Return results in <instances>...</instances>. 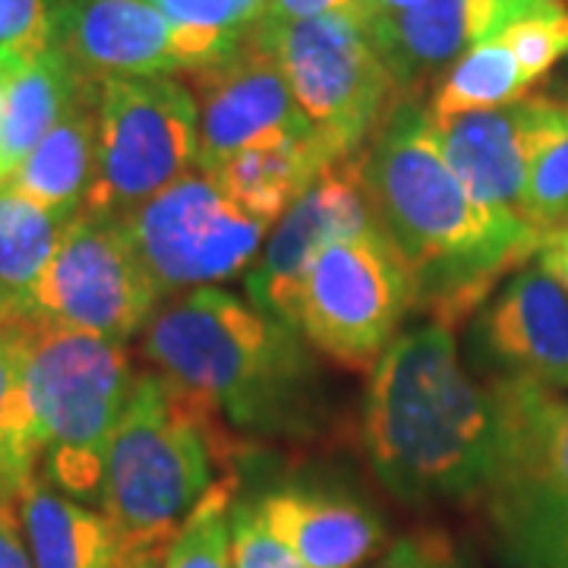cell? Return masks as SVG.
<instances>
[{
  "label": "cell",
  "mask_w": 568,
  "mask_h": 568,
  "mask_svg": "<svg viewBox=\"0 0 568 568\" xmlns=\"http://www.w3.org/2000/svg\"><path fill=\"white\" fill-rule=\"evenodd\" d=\"M530 80L506 41L487 39L467 48L433 85L426 111L429 118H452L467 111H493L530 95Z\"/></svg>",
  "instance_id": "24"
},
{
  "label": "cell",
  "mask_w": 568,
  "mask_h": 568,
  "mask_svg": "<svg viewBox=\"0 0 568 568\" xmlns=\"http://www.w3.org/2000/svg\"><path fill=\"white\" fill-rule=\"evenodd\" d=\"M118 568H164V549H152V552H126L121 556Z\"/></svg>",
  "instance_id": "37"
},
{
  "label": "cell",
  "mask_w": 568,
  "mask_h": 568,
  "mask_svg": "<svg viewBox=\"0 0 568 568\" xmlns=\"http://www.w3.org/2000/svg\"><path fill=\"white\" fill-rule=\"evenodd\" d=\"M470 357L489 383L568 392V297L544 268H518L480 306Z\"/></svg>",
  "instance_id": "15"
},
{
  "label": "cell",
  "mask_w": 568,
  "mask_h": 568,
  "mask_svg": "<svg viewBox=\"0 0 568 568\" xmlns=\"http://www.w3.org/2000/svg\"><path fill=\"white\" fill-rule=\"evenodd\" d=\"M0 338L20 357L39 474L82 506H102L104 458L136 379L126 345L41 320L7 325Z\"/></svg>",
  "instance_id": "4"
},
{
  "label": "cell",
  "mask_w": 568,
  "mask_h": 568,
  "mask_svg": "<svg viewBox=\"0 0 568 568\" xmlns=\"http://www.w3.org/2000/svg\"><path fill=\"white\" fill-rule=\"evenodd\" d=\"M212 420L159 373L140 369L114 426L102 477V511L121 556L168 549L212 489Z\"/></svg>",
  "instance_id": "5"
},
{
  "label": "cell",
  "mask_w": 568,
  "mask_h": 568,
  "mask_svg": "<svg viewBox=\"0 0 568 568\" xmlns=\"http://www.w3.org/2000/svg\"><path fill=\"white\" fill-rule=\"evenodd\" d=\"M499 407L484 489L506 568H568V392L489 383Z\"/></svg>",
  "instance_id": "6"
},
{
  "label": "cell",
  "mask_w": 568,
  "mask_h": 568,
  "mask_svg": "<svg viewBox=\"0 0 568 568\" xmlns=\"http://www.w3.org/2000/svg\"><path fill=\"white\" fill-rule=\"evenodd\" d=\"M200 162V108L174 77L102 82L99 162L85 212L126 219Z\"/></svg>",
  "instance_id": "8"
},
{
  "label": "cell",
  "mask_w": 568,
  "mask_h": 568,
  "mask_svg": "<svg viewBox=\"0 0 568 568\" xmlns=\"http://www.w3.org/2000/svg\"><path fill=\"white\" fill-rule=\"evenodd\" d=\"M537 268H544L568 297V231L549 234L547 244L540 246V253H537Z\"/></svg>",
  "instance_id": "35"
},
{
  "label": "cell",
  "mask_w": 568,
  "mask_h": 568,
  "mask_svg": "<svg viewBox=\"0 0 568 568\" xmlns=\"http://www.w3.org/2000/svg\"><path fill=\"white\" fill-rule=\"evenodd\" d=\"M99 95L102 82L85 77L67 114L51 126V133L29 152V159L7 183H13L44 209L82 212L99 162Z\"/></svg>",
  "instance_id": "20"
},
{
  "label": "cell",
  "mask_w": 568,
  "mask_h": 568,
  "mask_svg": "<svg viewBox=\"0 0 568 568\" xmlns=\"http://www.w3.org/2000/svg\"><path fill=\"white\" fill-rule=\"evenodd\" d=\"M36 568H118L121 544L104 511L54 489L39 470L17 496Z\"/></svg>",
  "instance_id": "21"
},
{
  "label": "cell",
  "mask_w": 568,
  "mask_h": 568,
  "mask_svg": "<svg viewBox=\"0 0 568 568\" xmlns=\"http://www.w3.org/2000/svg\"><path fill=\"white\" fill-rule=\"evenodd\" d=\"M373 227L361 152L325 168L320 181L275 222L256 263L246 272V297L265 316L301 332L310 272L325 246Z\"/></svg>",
  "instance_id": "13"
},
{
  "label": "cell",
  "mask_w": 568,
  "mask_h": 568,
  "mask_svg": "<svg viewBox=\"0 0 568 568\" xmlns=\"http://www.w3.org/2000/svg\"><path fill=\"white\" fill-rule=\"evenodd\" d=\"M260 32L282 63L304 121L338 159L357 155L402 102L364 17L265 20Z\"/></svg>",
  "instance_id": "7"
},
{
  "label": "cell",
  "mask_w": 568,
  "mask_h": 568,
  "mask_svg": "<svg viewBox=\"0 0 568 568\" xmlns=\"http://www.w3.org/2000/svg\"><path fill=\"white\" fill-rule=\"evenodd\" d=\"M521 215L547 237L568 222V99L552 133L530 164Z\"/></svg>",
  "instance_id": "27"
},
{
  "label": "cell",
  "mask_w": 568,
  "mask_h": 568,
  "mask_svg": "<svg viewBox=\"0 0 568 568\" xmlns=\"http://www.w3.org/2000/svg\"><path fill=\"white\" fill-rule=\"evenodd\" d=\"M562 104L566 99L556 95H525L506 108L429 118V123L467 193L489 209L521 215L530 164L559 121Z\"/></svg>",
  "instance_id": "16"
},
{
  "label": "cell",
  "mask_w": 568,
  "mask_h": 568,
  "mask_svg": "<svg viewBox=\"0 0 568 568\" xmlns=\"http://www.w3.org/2000/svg\"><path fill=\"white\" fill-rule=\"evenodd\" d=\"M424 0H364L366 17H379V13H405L410 7H417Z\"/></svg>",
  "instance_id": "36"
},
{
  "label": "cell",
  "mask_w": 568,
  "mask_h": 568,
  "mask_svg": "<svg viewBox=\"0 0 568 568\" xmlns=\"http://www.w3.org/2000/svg\"><path fill=\"white\" fill-rule=\"evenodd\" d=\"M77 215L80 212L44 209L13 183L0 186V332L22 320L36 284Z\"/></svg>",
  "instance_id": "23"
},
{
  "label": "cell",
  "mask_w": 568,
  "mask_h": 568,
  "mask_svg": "<svg viewBox=\"0 0 568 568\" xmlns=\"http://www.w3.org/2000/svg\"><path fill=\"white\" fill-rule=\"evenodd\" d=\"M142 268L162 297L215 287L256 263L268 224L246 215L215 174L193 168L123 219Z\"/></svg>",
  "instance_id": "9"
},
{
  "label": "cell",
  "mask_w": 568,
  "mask_h": 568,
  "mask_svg": "<svg viewBox=\"0 0 568 568\" xmlns=\"http://www.w3.org/2000/svg\"><path fill=\"white\" fill-rule=\"evenodd\" d=\"M559 231H568V222H566V224H562V227H559Z\"/></svg>",
  "instance_id": "40"
},
{
  "label": "cell",
  "mask_w": 568,
  "mask_h": 568,
  "mask_svg": "<svg viewBox=\"0 0 568 568\" xmlns=\"http://www.w3.org/2000/svg\"><path fill=\"white\" fill-rule=\"evenodd\" d=\"M3 99H7V61L0 54V121H3Z\"/></svg>",
  "instance_id": "38"
},
{
  "label": "cell",
  "mask_w": 568,
  "mask_h": 568,
  "mask_svg": "<svg viewBox=\"0 0 568 568\" xmlns=\"http://www.w3.org/2000/svg\"><path fill=\"white\" fill-rule=\"evenodd\" d=\"M265 525L304 568H364L386 544L376 511L347 493L278 487L256 499Z\"/></svg>",
  "instance_id": "18"
},
{
  "label": "cell",
  "mask_w": 568,
  "mask_h": 568,
  "mask_svg": "<svg viewBox=\"0 0 568 568\" xmlns=\"http://www.w3.org/2000/svg\"><path fill=\"white\" fill-rule=\"evenodd\" d=\"M304 332L200 287L155 310L140 351L152 373L215 424L256 436H297L316 417L320 376Z\"/></svg>",
  "instance_id": "3"
},
{
  "label": "cell",
  "mask_w": 568,
  "mask_h": 568,
  "mask_svg": "<svg viewBox=\"0 0 568 568\" xmlns=\"http://www.w3.org/2000/svg\"><path fill=\"white\" fill-rule=\"evenodd\" d=\"M234 493L231 484H212L181 530L164 549V568H237L234 562Z\"/></svg>",
  "instance_id": "26"
},
{
  "label": "cell",
  "mask_w": 568,
  "mask_h": 568,
  "mask_svg": "<svg viewBox=\"0 0 568 568\" xmlns=\"http://www.w3.org/2000/svg\"><path fill=\"white\" fill-rule=\"evenodd\" d=\"M559 3H566V7H568V0H559Z\"/></svg>",
  "instance_id": "41"
},
{
  "label": "cell",
  "mask_w": 568,
  "mask_h": 568,
  "mask_svg": "<svg viewBox=\"0 0 568 568\" xmlns=\"http://www.w3.org/2000/svg\"><path fill=\"white\" fill-rule=\"evenodd\" d=\"M328 13H354L364 17V0H272L268 20H313Z\"/></svg>",
  "instance_id": "34"
},
{
  "label": "cell",
  "mask_w": 568,
  "mask_h": 568,
  "mask_svg": "<svg viewBox=\"0 0 568 568\" xmlns=\"http://www.w3.org/2000/svg\"><path fill=\"white\" fill-rule=\"evenodd\" d=\"M547 0H424L405 13L366 17V32L388 67L398 99L420 102L467 48L503 36Z\"/></svg>",
  "instance_id": "17"
},
{
  "label": "cell",
  "mask_w": 568,
  "mask_h": 568,
  "mask_svg": "<svg viewBox=\"0 0 568 568\" xmlns=\"http://www.w3.org/2000/svg\"><path fill=\"white\" fill-rule=\"evenodd\" d=\"M369 568H462L458 559L452 556V549L424 540V537H405L373 562Z\"/></svg>",
  "instance_id": "32"
},
{
  "label": "cell",
  "mask_w": 568,
  "mask_h": 568,
  "mask_svg": "<svg viewBox=\"0 0 568 568\" xmlns=\"http://www.w3.org/2000/svg\"><path fill=\"white\" fill-rule=\"evenodd\" d=\"M231 530H234V562H237V568H304V562L287 549V544H282L272 534V528L265 525L256 499L234 503Z\"/></svg>",
  "instance_id": "30"
},
{
  "label": "cell",
  "mask_w": 568,
  "mask_h": 568,
  "mask_svg": "<svg viewBox=\"0 0 568 568\" xmlns=\"http://www.w3.org/2000/svg\"><path fill=\"white\" fill-rule=\"evenodd\" d=\"M54 44V0H0V54L32 58Z\"/></svg>",
  "instance_id": "31"
},
{
  "label": "cell",
  "mask_w": 568,
  "mask_h": 568,
  "mask_svg": "<svg viewBox=\"0 0 568 568\" xmlns=\"http://www.w3.org/2000/svg\"><path fill=\"white\" fill-rule=\"evenodd\" d=\"M369 219L405 265L414 310L455 325L484 306L547 234L515 212L489 209L448 168L426 104L402 99L361 149Z\"/></svg>",
  "instance_id": "1"
},
{
  "label": "cell",
  "mask_w": 568,
  "mask_h": 568,
  "mask_svg": "<svg viewBox=\"0 0 568 568\" xmlns=\"http://www.w3.org/2000/svg\"><path fill=\"white\" fill-rule=\"evenodd\" d=\"M3 183H7V174H3V168H0V186H3Z\"/></svg>",
  "instance_id": "39"
},
{
  "label": "cell",
  "mask_w": 568,
  "mask_h": 568,
  "mask_svg": "<svg viewBox=\"0 0 568 568\" xmlns=\"http://www.w3.org/2000/svg\"><path fill=\"white\" fill-rule=\"evenodd\" d=\"M335 162L342 159L332 152V145L323 136L304 133V136H272L256 145H246L244 152L227 159L212 174L231 196V203H237L246 215L275 227L284 212Z\"/></svg>",
  "instance_id": "19"
},
{
  "label": "cell",
  "mask_w": 568,
  "mask_h": 568,
  "mask_svg": "<svg viewBox=\"0 0 568 568\" xmlns=\"http://www.w3.org/2000/svg\"><path fill=\"white\" fill-rule=\"evenodd\" d=\"M171 22L200 32L250 36L272 17V0H149Z\"/></svg>",
  "instance_id": "29"
},
{
  "label": "cell",
  "mask_w": 568,
  "mask_h": 568,
  "mask_svg": "<svg viewBox=\"0 0 568 568\" xmlns=\"http://www.w3.org/2000/svg\"><path fill=\"white\" fill-rule=\"evenodd\" d=\"M3 61H7V99L0 121V168L10 181L17 168L29 159V152L67 114L85 77L63 58L58 44L44 48L32 58L3 54Z\"/></svg>",
  "instance_id": "22"
},
{
  "label": "cell",
  "mask_w": 568,
  "mask_h": 568,
  "mask_svg": "<svg viewBox=\"0 0 568 568\" xmlns=\"http://www.w3.org/2000/svg\"><path fill=\"white\" fill-rule=\"evenodd\" d=\"M496 443V395L467 373L452 328L398 335L366 388L364 446L379 484L414 506L484 496Z\"/></svg>",
  "instance_id": "2"
},
{
  "label": "cell",
  "mask_w": 568,
  "mask_h": 568,
  "mask_svg": "<svg viewBox=\"0 0 568 568\" xmlns=\"http://www.w3.org/2000/svg\"><path fill=\"white\" fill-rule=\"evenodd\" d=\"M39 439L20 357L0 338V496L17 499L39 470Z\"/></svg>",
  "instance_id": "25"
},
{
  "label": "cell",
  "mask_w": 568,
  "mask_h": 568,
  "mask_svg": "<svg viewBox=\"0 0 568 568\" xmlns=\"http://www.w3.org/2000/svg\"><path fill=\"white\" fill-rule=\"evenodd\" d=\"M183 82L200 108L196 168L203 171H215L246 145L272 136L313 133L260 29L237 41V48L219 63L186 73Z\"/></svg>",
  "instance_id": "14"
},
{
  "label": "cell",
  "mask_w": 568,
  "mask_h": 568,
  "mask_svg": "<svg viewBox=\"0 0 568 568\" xmlns=\"http://www.w3.org/2000/svg\"><path fill=\"white\" fill-rule=\"evenodd\" d=\"M159 301L162 294L142 268L123 219L82 209L36 284L22 320H41L126 345L142 335Z\"/></svg>",
  "instance_id": "11"
},
{
  "label": "cell",
  "mask_w": 568,
  "mask_h": 568,
  "mask_svg": "<svg viewBox=\"0 0 568 568\" xmlns=\"http://www.w3.org/2000/svg\"><path fill=\"white\" fill-rule=\"evenodd\" d=\"M0 568H36L17 499L0 496Z\"/></svg>",
  "instance_id": "33"
},
{
  "label": "cell",
  "mask_w": 568,
  "mask_h": 568,
  "mask_svg": "<svg viewBox=\"0 0 568 568\" xmlns=\"http://www.w3.org/2000/svg\"><path fill=\"white\" fill-rule=\"evenodd\" d=\"M414 310L405 265L373 227L332 241L310 272L301 332L345 369H373Z\"/></svg>",
  "instance_id": "10"
},
{
  "label": "cell",
  "mask_w": 568,
  "mask_h": 568,
  "mask_svg": "<svg viewBox=\"0 0 568 568\" xmlns=\"http://www.w3.org/2000/svg\"><path fill=\"white\" fill-rule=\"evenodd\" d=\"M241 39L183 29L149 0H54V44L95 82L186 77L227 58Z\"/></svg>",
  "instance_id": "12"
},
{
  "label": "cell",
  "mask_w": 568,
  "mask_h": 568,
  "mask_svg": "<svg viewBox=\"0 0 568 568\" xmlns=\"http://www.w3.org/2000/svg\"><path fill=\"white\" fill-rule=\"evenodd\" d=\"M518 58L525 77L540 82L556 63L568 58V7L559 0H547L534 13L511 22L499 36Z\"/></svg>",
  "instance_id": "28"
}]
</instances>
